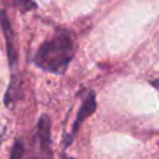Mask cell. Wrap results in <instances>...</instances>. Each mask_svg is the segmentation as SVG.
<instances>
[{"mask_svg": "<svg viewBox=\"0 0 159 159\" xmlns=\"http://www.w3.org/2000/svg\"><path fill=\"white\" fill-rule=\"evenodd\" d=\"M31 159H52V157H43V158H31Z\"/></svg>", "mask_w": 159, "mask_h": 159, "instance_id": "7", "label": "cell"}, {"mask_svg": "<svg viewBox=\"0 0 159 159\" xmlns=\"http://www.w3.org/2000/svg\"><path fill=\"white\" fill-rule=\"evenodd\" d=\"M0 25H2L3 34L6 39V49H7V57L10 67H14L17 64V48H16V36L11 27L10 18L6 14V10H0Z\"/></svg>", "mask_w": 159, "mask_h": 159, "instance_id": "2", "label": "cell"}, {"mask_svg": "<svg viewBox=\"0 0 159 159\" xmlns=\"http://www.w3.org/2000/svg\"><path fill=\"white\" fill-rule=\"evenodd\" d=\"M75 53L73 38L66 31H57L50 39L45 41L35 53L34 63L39 69L53 74H63Z\"/></svg>", "mask_w": 159, "mask_h": 159, "instance_id": "1", "label": "cell"}, {"mask_svg": "<svg viewBox=\"0 0 159 159\" xmlns=\"http://www.w3.org/2000/svg\"><path fill=\"white\" fill-rule=\"evenodd\" d=\"M95 109H96L95 93H93V92H89V93L87 95V98L84 99V102H82L81 107H80V110H78V113H77V119H75L74 126H73V133L70 134L69 140L66 141V145H69V144L71 143L73 138H74V135H75V133L78 131L80 126L82 124V121H84L87 117H89V116L92 115L93 112H95Z\"/></svg>", "mask_w": 159, "mask_h": 159, "instance_id": "3", "label": "cell"}, {"mask_svg": "<svg viewBox=\"0 0 159 159\" xmlns=\"http://www.w3.org/2000/svg\"><path fill=\"white\" fill-rule=\"evenodd\" d=\"M152 84H154L157 88H159V80H158V81H154V82H152Z\"/></svg>", "mask_w": 159, "mask_h": 159, "instance_id": "8", "label": "cell"}, {"mask_svg": "<svg viewBox=\"0 0 159 159\" xmlns=\"http://www.w3.org/2000/svg\"><path fill=\"white\" fill-rule=\"evenodd\" d=\"M20 91H21V82H20V80L17 75H13V77H11V81H10V85H8V88H7L6 98H4L6 106H10V105L18 98Z\"/></svg>", "mask_w": 159, "mask_h": 159, "instance_id": "4", "label": "cell"}, {"mask_svg": "<svg viewBox=\"0 0 159 159\" xmlns=\"http://www.w3.org/2000/svg\"><path fill=\"white\" fill-rule=\"evenodd\" d=\"M22 157H24V144H22V140H16L13 148H11L10 159H22Z\"/></svg>", "mask_w": 159, "mask_h": 159, "instance_id": "6", "label": "cell"}, {"mask_svg": "<svg viewBox=\"0 0 159 159\" xmlns=\"http://www.w3.org/2000/svg\"><path fill=\"white\" fill-rule=\"evenodd\" d=\"M4 4L10 6V7H14V8H18L21 11H30L32 8L36 7V3L34 0H2Z\"/></svg>", "mask_w": 159, "mask_h": 159, "instance_id": "5", "label": "cell"}]
</instances>
